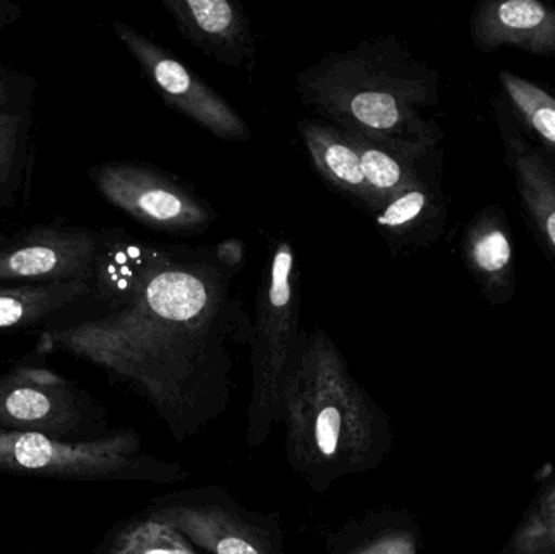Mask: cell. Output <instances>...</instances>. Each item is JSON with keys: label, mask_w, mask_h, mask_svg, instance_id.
<instances>
[{"label": "cell", "mask_w": 555, "mask_h": 554, "mask_svg": "<svg viewBox=\"0 0 555 554\" xmlns=\"http://www.w3.org/2000/svg\"><path fill=\"white\" fill-rule=\"evenodd\" d=\"M280 425L287 464L317 494L380 467L393 448L387 413L322 328L302 335L284 384Z\"/></svg>", "instance_id": "obj_1"}, {"label": "cell", "mask_w": 555, "mask_h": 554, "mask_svg": "<svg viewBox=\"0 0 555 554\" xmlns=\"http://www.w3.org/2000/svg\"><path fill=\"white\" fill-rule=\"evenodd\" d=\"M439 74L397 36L365 39L328 52L299 72L304 106L325 123L403 152H430L442 129L427 111L440 104Z\"/></svg>", "instance_id": "obj_2"}, {"label": "cell", "mask_w": 555, "mask_h": 554, "mask_svg": "<svg viewBox=\"0 0 555 554\" xmlns=\"http://www.w3.org/2000/svg\"><path fill=\"white\" fill-rule=\"evenodd\" d=\"M0 474L77 481L175 485L191 475L178 462L146 454L133 429L91 441H65L38 433L0 429Z\"/></svg>", "instance_id": "obj_3"}, {"label": "cell", "mask_w": 555, "mask_h": 554, "mask_svg": "<svg viewBox=\"0 0 555 554\" xmlns=\"http://www.w3.org/2000/svg\"><path fill=\"white\" fill-rule=\"evenodd\" d=\"M300 288L293 244L280 240L262 272L257 293L253 337V387L247 407L246 441L259 448L280 425L281 397L296 360L299 332Z\"/></svg>", "instance_id": "obj_4"}, {"label": "cell", "mask_w": 555, "mask_h": 554, "mask_svg": "<svg viewBox=\"0 0 555 554\" xmlns=\"http://www.w3.org/2000/svg\"><path fill=\"white\" fill-rule=\"evenodd\" d=\"M145 514L210 554H284L280 516L247 510L221 487L165 494Z\"/></svg>", "instance_id": "obj_5"}, {"label": "cell", "mask_w": 555, "mask_h": 554, "mask_svg": "<svg viewBox=\"0 0 555 554\" xmlns=\"http://www.w3.org/2000/svg\"><path fill=\"white\" fill-rule=\"evenodd\" d=\"M90 178L111 205L153 230L189 236L217 220L204 198L152 166L103 163L90 169Z\"/></svg>", "instance_id": "obj_6"}, {"label": "cell", "mask_w": 555, "mask_h": 554, "mask_svg": "<svg viewBox=\"0 0 555 554\" xmlns=\"http://www.w3.org/2000/svg\"><path fill=\"white\" fill-rule=\"evenodd\" d=\"M113 26L117 38L139 62L168 106L175 107L218 139L230 142L253 139V130L243 116L171 51L127 23L114 22Z\"/></svg>", "instance_id": "obj_7"}, {"label": "cell", "mask_w": 555, "mask_h": 554, "mask_svg": "<svg viewBox=\"0 0 555 554\" xmlns=\"http://www.w3.org/2000/svg\"><path fill=\"white\" fill-rule=\"evenodd\" d=\"M87 399L65 377L18 366L0 377V429L64 439L85 422Z\"/></svg>", "instance_id": "obj_8"}, {"label": "cell", "mask_w": 555, "mask_h": 554, "mask_svg": "<svg viewBox=\"0 0 555 554\" xmlns=\"http://www.w3.org/2000/svg\"><path fill=\"white\" fill-rule=\"evenodd\" d=\"M98 241L87 228H36L0 249V283L91 282Z\"/></svg>", "instance_id": "obj_9"}, {"label": "cell", "mask_w": 555, "mask_h": 554, "mask_svg": "<svg viewBox=\"0 0 555 554\" xmlns=\"http://www.w3.org/2000/svg\"><path fill=\"white\" fill-rule=\"evenodd\" d=\"M494 114L521 211L544 253L555 260V159L528 140L495 100Z\"/></svg>", "instance_id": "obj_10"}, {"label": "cell", "mask_w": 555, "mask_h": 554, "mask_svg": "<svg viewBox=\"0 0 555 554\" xmlns=\"http://www.w3.org/2000/svg\"><path fill=\"white\" fill-rule=\"evenodd\" d=\"M179 33L204 54L230 67H243L256 54L249 18L231 0H165Z\"/></svg>", "instance_id": "obj_11"}, {"label": "cell", "mask_w": 555, "mask_h": 554, "mask_svg": "<svg viewBox=\"0 0 555 554\" xmlns=\"http://www.w3.org/2000/svg\"><path fill=\"white\" fill-rule=\"evenodd\" d=\"M469 33L482 52L517 48L551 57L555 55V9L540 0H486L476 5Z\"/></svg>", "instance_id": "obj_12"}, {"label": "cell", "mask_w": 555, "mask_h": 554, "mask_svg": "<svg viewBox=\"0 0 555 554\" xmlns=\"http://www.w3.org/2000/svg\"><path fill=\"white\" fill-rule=\"evenodd\" d=\"M462 256L466 269L491 305H505L515 298L514 246L507 215L501 207H486L465 230Z\"/></svg>", "instance_id": "obj_13"}, {"label": "cell", "mask_w": 555, "mask_h": 554, "mask_svg": "<svg viewBox=\"0 0 555 554\" xmlns=\"http://www.w3.org/2000/svg\"><path fill=\"white\" fill-rule=\"evenodd\" d=\"M162 269V254L124 234H100L93 262V283L101 298L116 309L140 298Z\"/></svg>", "instance_id": "obj_14"}, {"label": "cell", "mask_w": 555, "mask_h": 554, "mask_svg": "<svg viewBox=\"0 0 555 554\" xmlns=\"http://www.w3.org/2000/svg\"><path fill=\"white\" fill-rule=\"evenodd\" d=\"M374 220L391 249L429 246L442 233L447 220L440 172L388 202L374 214Z\"/></svg>", "instance_id": "obj_15"}, {"label": "cell", "mask_w": 555, "mask_h": 554, "mask_svg": "<svg viewBox=\"0 0 555 554\" xmlns=\"http://www.w3.org/2000/svg\"><path fill=\"white\" fill-rule=\"evenodd\" d=\"M297 132L315 171L336 191L361 205L369 214H374L361 155L348 132L315 119H300Z\"/></svg>", "instance_id": "obj_16"}, {"label": "cell", "mask_w": 555, "mask_h": 554, "mask_svg": "<svg viewBox=\"0 0 555 554\" xmlns=\"http://www.w3.org/2000/svg\"><path fill=\"white\" fill-rule=\"evenodd\" d=\"M348 136L361 155L365 181L374 202V214L408 189L440 172L442 153L437 149L423 153L403 152L358 133L348 132Z\"/></svg>", "instance_id": "obj_17"}, {"label": "cell", "mask_w": 555, "mask_h": 554, "mask_svg": "<svg viewBox=\"0 0 555 554\" xmlns=\"http://www.w3.org/2000/svg\"><path fill=\"white\" fill-rule=\"evenodd\" d=\"M416 520L403 511L380 510L349 520L326 539L325 554H420Z\"/></svg>", "instance_id": "obj_18"}, {"label": "cell", "mask_w": 555, "mask_h": 554, "mask_svg": "<svg viewBox=\"0 0 555 554\" xmlns=\"http://www.w3.org/2000/svg\"><path fill=\"white\" fill-rule=\"evenodd\" d=\"M495 98L528 140L555 159V87L511 70L498 75Z\"/></svg>", "instance_id": "obj_19"}, {"label": "cell", "mask_w": 555, "mask_h": 554, "mask_svg": "<svg viewBox=\"0 0 555 554\" xmlns=\"http://www.w3.org/2000/svg\"><path fill=\"white\" fill-rule=\"evenodd\" d=\"M91 286L88 280L0 283V331L36 324L85 298Z\"/></svg>", "instance_id": "obj_20"}, {"label": "cell", "mask_w": 555, "mask_h": 554, "mask_svg": "<svg viewBox=\"0 0 555 554\" xmlns=\"http://www.w3.org/2000/svg\"><path fill=\"white\" fill-rule=\"evenodd\" d=\"M104 554H197L194 545L168 524L149 514L133 517L119 527Z\"/></svg>", "instance_id": "obj_21"}, {"label": "cell", "mask_w": 555, "mask_h": 554, "mask_svg": "<svg viewBox=\"0 0 555 554\" xmlns=\"http://www.w3.org/2000/svg\"><path fill=\"white\" fill-rule=\"evenodd\" d=\"M29 111H0V192L16 182L28 146Z\"/></svg>", "instance_id": "obj_22"}, {"label": "cell", "mask_w": 555, "mask_h": 554, "mask_svg": "<svg viewBox=\"0 0 555 554\" xmlns=\"http://www.w3.org/2000/svg\"><path fill=\"white\" fill-rule=\"evenodd\" d=\"M512 554H555V484L538 501L512 542Z\"/></svg>", "instance_id": "obj_23"}, {"label": "cell", "mask_w": 555, "mask_h": 554, "mask_svg": "<svg viewBox=\"0 0 555 554\" xmlns=\"http://www.w3.org/2000/svg\"><path fill=\"white\" fill-rule=\"evenodd\" d=\"M31 81L25 75L16 74L9 68H0V111L22 109L28 107L31 96Z\"/></svg>", "instance_id": "obj_24"}, {"label": "cell", "mask_w": 555, "mask_h": 554, "mask_svg": "<svg viewBox=\"0 0 555 554\" xmlns=\"http://www.w3.org/2000/svg\"><path fill=\"white\" fill-rule=\"evenodd\" d=\"M217 259L228 269H240L246 259V246L241 240H227L217 246Z\"/></svg>", "instance_id": "obj_25"}, {"label": "cell", "mask_w": 555, "mask_h": 554, "mask_svg": "<svg viewBox=\"0 0 555 554\" xmlns=\"http://www.w3.org/2000/svg\"><path fill=\"white\" fill-rule=\"evenodd\" d=\"M23 10L12 0H0V31L22 18Z\"/></svg>", "instance_id": "obj_26"}, {"label": "cell", "mask_w": 555, "mask_h": 554, "mask_svg": "<svg viewBox=\"0 0 555 554\" xmlns=\"http://www.w3.org/2000/svg\"><path fill=\"white\" fill-rule=\"evenodd\" d=\"M7 237L5 234L0 233V249H2L3 246H5Z\"/></svg>", "instance_id": "obj_27"}]
</instances>
